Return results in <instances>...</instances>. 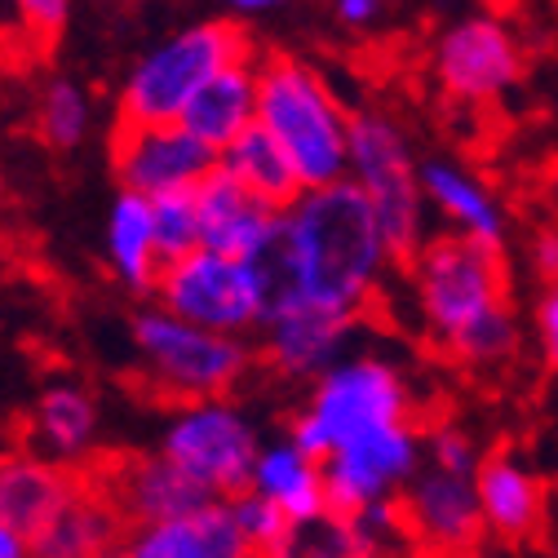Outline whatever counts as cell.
Wrapping results in <instances>:
<instances>
[{"mask_svg": "<svg viewBox=\"0 0 558 558\" xmlns=\"http://www.w3.org/2000/svg\"><path fill=\"white\" fill-rule=\"evenodd\" d=\"M40 430H45V439H49L53 448H62V452L85 448V439H89V430H94V403H89L81 390H72V386L49 390V395L40 399Z\"/></svg>", "mask_w": 558, "mask_h": 558, "instance_id": "cell-27", "label": "cell"}, {"mask_svg": "<svg viewBox=\"0 0 558 558\" xmlns=\"http://www.w3.org/2000/svg\"><path fill=\"white\" fill-rule=\"evenodd\" d=\"M257 49L248 32L231 19H208L178 36H169L160 49H151L129 72L120 98H116V129H156L178 124L186 102L235 62H253Z\"/></svg>", "mask_w": 558, "mask_h": 558, "instance_id": "cell-4", "label": "cell"}, {"mask_svg": "<svg viewBox=\"0 0 558 558\" xmlns=\"http://www.w3.org/2000/svg\"><path fill=\"white\" fill-rule=\"evenodd\" d=\"M422 191H426V204L457 235H470V240L501 248L506 214H501V199L493 195V186H487L478 173H470L465 165L444 160V156L422 160Z\"/></svg>", "mask_w": 558, "mask_h": 558, "instance_id": "cell-18", "label": "cell"}, {"mask_svg": "<svg viewBox=\"0 0 558 558\" xmlns=\"http://www.w3.org/2000/svg\"><path fill=\"white\" fill-rule=\"evenodd\" d=\"M253 493L275 501L289 519H311V514L328 510V501H324V465L311 461L306 452H298L289 439L257 452Z\"/></svg>", "mask_w": 558, "mask_h": 558, "instance_id": "cell-24", "label": "cell"}, {"mask_svg": "<svg viewBox=\"0 0 558 558\" xmlns=\"http://www.w3.org/2000/svg\"><path fill=\"white\" fill-rule=\"evenodd\" d=\"M253 266L266 293V315L306 306L341 319H368L395 257L373 204L345 178L306 191L289 214H279V235Z\"/></svg>", "mask_w": 558, "mask_h": 558, "instance_id": "cell-1", "label": "cell"}, {"mask_svg": "<svg viewBox=\"0 0 558 558\" xmlns=\"http://www.w3.org/2000/svg\"><path fill=\"white\" fill-rule=\"evenodd\" d=\"M231 510H235V523H240L244 541L253 545V554L270 549V545H275V536L289 527V514L279 510L275 501H266L262 493H253V487H248L244 497H235V501H231Z\"/></svg>", "mask_w": 558, "mask_h": 558, "instance_id": "cell-30", "label": "cell"}, {"mask_svg": "<svg viewBox=\"0 0 558 558\" xmlns=\"http://www.w3.org/2000/svg\"><path fill=\"white\" fill-rule=\"evenodd\" d=\"M536 341H541L545 364L558 373V284H549L536 306Z\"/></svg>", "mask_w": 558, "mask_h": 558, "instance_id": "cell-32", "label": "cell"}, {"mask_svg": "<svg viewBox=\"0 0 558 558\" xmlns=\"http://www.w3.org/2000/svg\"><path fill=\"white\" fill-rule=\"evenodd\" d=\"M111 558H129V554H111Z\"/></svg>", "mask_w": 558, "mask_h": 558, "instance_id": "cell-39", "label": "cell"}, {"mask_svg": "<svg viewBox=\"0 0 558 558\" xmlns=\"http://www.w3.org/2000/svg\"><path fill=\"white\" fill-rule=\"evenodd\" d=\"M364 319H341L324 311H275L262 319V345L257 360L284 381H319L345 360V345L355 341Z\"/></svg>", "mask_w": 558, "mask_h": 558, "instance_id": "cell-14", "label": "cell"}, {"mask_svg": "<svg viewBox=\"0 0 558 558\" xmlns=\"http://www.w3.org/2000/svg\"><path fill=\"white\" fill-rule=\"evenodd\" d=\"M257 129L289 156L306 191L351 178V111L306 58H257Z\"/></svg>", "mask_w": 558, "mask_h": 558, "instance_id": "cell-2", "label": "cell"}, {"mask_svg": "<svg viewBox=\"0 0 558 558\" xmlns=\"http://www.w3.org/2000/svg\"><path fill=\"white\" fill-rule=\"evenodd\" d=\"M191 137H199L204 147H214L218 156L235 147L240 137L257 124V58L235 62L227 72H218L182 111L178 120Z\"/></svg>", "mask_w": 558, "mask_h": 558, "instance_id": "cell-19", "label": "cell"}, {"mask_svg": "<svg viewBox=\"0 0 558 558\" xmlns=\"http://www.w3.org/2000/svg\"><path fill=\"white\" fill-rule=\"evenodd\" d=\"M527 262H532L536 279H545V289L558 284V227H541V231L532 235Z\"/></svg>", "mask_w": 558, "mask_h": 558, "instance_id": "cell-33", "label": "cell"}, {"mask_svg": "<svg viewBox=\"0 0 558 558\" xmlns=\"http://www.w3.org/2000/svg\"><path fill=\"white\" fill-rule=\"evenodd\" d=\"M156 298L165 315L222 337H244L266 319V293H262L257 266L208 253V248L182 262H169L156 279Z\"/></svg>", "mask_w": 558, "mask_h": 558, "instance_id": "cell-8", "label": "cell"}, {"mask_svg": "<svg viewBox=\"0 0 558 558\" xmlns=\"http://www.w3.org/2000/svg\"><path fill=\"white\" fill-rule=\"evenodd\" d=\"M111 165L129 195L165 199L178 191H195L208 173H218L222 156L191 137L182 124L156 129H116L111 133Z\"/></svg>", "mask_w": 558, "mask_h": 558, "instance_id": "cell-13", "label": "cell"}, {"mask_svg": "<svg viewBox=\"0 0 558 558\" xmlns=\"http://www.w3.org/2000/svg\"><path fill=\"white\" fill-rule=\"evenodd\" d=\"M40 129L49 137V147L66 151V147H76L85 129H89V98L81 85L72 81H53L45 89V102H40Z\"/></svg>", "mask_w": 558, "mask_h": 558, "instance_id": "cell-28", "label": "cell"}, {"mask_svg": "<svg viewBox=\"0 0 558 558\" xmlns=\"http://www.w3.org/2000/svg\"><path fill=\"white\" fill-rule=\"evenodd\" d=\"M81 474L76 465L45 461H0V527L19 545H36L49 523L76 501Z\"/></svg>", "mask_w": 558, "mask_h": 558, "instance_id": "cell-17", "label": "cell"}, {"mask_svg": "<svg viewBox=\"0 0 558 558\" xmlns=\"http://www.w3.org/2000/svg\"><path fill=\"white\" fill-rule=\"evenodd\" d=\"M257 558H381V541L360 514L319 510L311 519H289V527Z\"/></svg>", "mask_w": 558, "mask_h": 558, "instance_id": "cell-22", "label": "cell"}, {"mask_svg": "<svg viewBox=\"0 0 558 558\" xmlns=\"http://www.w3.org/2000/svg\"><path fill=\"white\" fill-rule=\"evenodd\" d=\"M483 5V14H493V19H510V14H519L527 0H478Z\"/></svg>", "mask_w": 558, "mask_h": 558, "instance_id": "cell-36", "label": "cell"}, {"mask_svg": "<svg viewBox=\"0 0 558 558\" xmlns=\"http://www.w3.org/2000/svg\"><path fill=\"white\" fill-rule=\"evenodd\" d=\"M408 412H412L408 386L395 373V364L377 355H355L315 381L311 403L289 422V444L324 465L337 448H345L360 435L403 426Z\"/></svg>", "mask_w": 558, "mask_h": 558, "instance_id": "cell-5", "label": "cell"}, {"mask_svg": "<svg viewBox=\"0 0 558 558\" xmlns=\"http://www.w3.org/2000/svg\"><path fill=\"white\" fill-rule=\"evenodd\" d=\"M430 76L457 107H493L527 76V49L506 19L470 14L435 36Z\"/></svg>", "mask_w": 558, "mask_h": 558, "instance_id": "cell-9", "label": "cell"}, {"mask_svg": "<svg viewBox=\"0 0 558 558\" xmlns=\"http://www.w3.org/2000/svg\"><path fill=\"white\" fill-rule=\"evenodd\" d=\"M107 248L111 266L133 293H156L160 279V253H156V231H151V199L120 191L111 208V227H107Z\"/></svg>", "mask_w": 558, "mask_h": 558, "instance_id": "cell-25", "label": "cell"}, {"mask_svg": "<svg viewBox=\"0 0 558 558\" xmlns=\"http://www.w3.org/2000/svg\"><path fill=\"white\" fill-rule=\"evenodd\" d=\"M474 497L483 510V527H493L506 545H536L545 536V519H549L545 483L514 452L501 448L478 461Z\"/></svg>", "mask_w": 558, "mask_h": 558, "instance_id": "cell-16", "label": "cell"}, {"mask_svg": "<svg viewBox=\"0 0 558 558\" xmlns=\"http://www.w3.org/2000/svg\"><path fill=\"white\" fill-rule=\"evenodd\" d=\"M129 558H257V554L244 541L231 501H214L191 519L137 532Z\"/></svg>", "mask_w": 558, "mask_h": 558, "instance_id": "cell-20", "label": "cell"}, {"mask_svg": "<svg viewBox=\"0 0 558 558\" xmlns=\"http://www.w3.org/2000/svg\"><path fill=\"white\" fill-rule=\"evenodd\" d=\"M422 426H386L360 435L324 461V501L337 514H364L386 506L422 465Z\"/></svg>", "mask_w": 558, "mask_h": 558, "instance_id": "cell-12", "label": "cell"}, {"mask_svg": "<svg viewBox=\"0 0 558 558\" xmlns=\"http://www.w3.org/2000/svg\"><path fill=\"white\" fill-rule=\"evenodd\" d=\"M257 452L262 448H257L253 426L231 403H195L178 412L160 457H169L182 474L208 487L218 501H235L253 487Z\"/></svg>", "mask_w": 558, "mask_h": 558, "instance_id": "cell-10", "label": "cell"}, {"mask_svg": "<svg viewBox=\"0 0 558 558\" xmlns=\"http://www.w3.org/2000/svg\"><path fill=\"white\" fill-rule=\"evenodd\" d=\"M332 10L345 27H368L381 19V0H332Z\"/></svg>", "mask_w": 558, "mask_h": 558, "instance_id": "cell-34", "label": "cell"}, {"mask_svg": "<svg viewBox=\"0 0 558 558\" xmlns=\"http://www.w3.org/2000/svg\"><path fill=\"white\" fill-rule=\"evenodd\" d=\"M195 204H199V248L208 253L257 262L279 235V214L257 204L222 165L195 186Z\"/></svg>", "mask_w": 558, "mask_h": 558, "instance_id": "cell-15", "label": "cell"}, {"mask_svg": "<svg viewBox=\"0 0 558 558\" xmlns=\"http://www.w3.org/2000/svg\"><path fill=\"white\" fill-rule=\"evenodd\" d=\"M403 270L412 279L422 324L444 355L483 319L510 311V270L497 244L444 231L430 235Z\"/></svg>", "mask_w": 558, "mask_h": 558, "instance_id": "cell-3", "label": "cell"}, {"mask_svg": "<svg viewBox=\"0 0 558 558\" xmlns=\"http://www.w3.org/2000/svg\"><path fill=\"white\" fill-rule=\"evenodd\" d=\"M151 231H156L160 266L199 253V204H195V191H178V195L151 199Z\"/></svg>", "mask_w": 558, "mask_h": 558, "instance_id": "cell-26", "label": "cell"}, {"mask_svg": "<svg viewBox=\"0 0 558 558\" xmlns=\"http://www.w3.org/2000/svg\"><path fill=\"white\" fill-rule=\"evenodd\" d=\"M412 558H474V554H430V549H412Z\"/></svg>", "mask_w": 558, "mask_h": 558, "instance_id": "cell-38", "label": "cell"}, {"mask_svg": "<svg viewBox=\"0 0 558 558\" xmlns=\"http://www.w3.org/2000/svg\"><path fill=\"white\" fill-rule=\"evenodd\" d=\"M0 558H27V554H23V545H19L5 527H0Z\"/></svg>", "mask_w": 558, "mask_h": 558, "instance_id": "cell-37", "label": "cell"}, {"mask_svg": "<svg viewBox=\"0 0 558 558\" xmlns=\"http://www.w3.org/2000/svg\"><path fill=\"white\" fill-rule=\"evenodd\" d=\"M14 5H19L23 27H27L40 45H49V40L62 32V23H66V0H14Z\"/></svg>", "mask_w": 558, "mask_h": 558, "instance_id": "cell-31", "label": "cell"}, {"mask_svg": "<svg viewBox=\"0 0 558 558\" xmlns=\"http://www.w3.org/2000/svg\"><path fill=\"white\" fill-rule=\"evenodd\" d=\"M133 337H137V351H143V360L151 368L147 386L178 408L218 403L227 390H235L244 381V373L257 360V351L244 345L240 337L191 328L165 311L137 315Z\"/></svg>", "mask_w": 558, "mask_h": 558, "instance_id": "cell-7", "label": "cell"}, {"mask_svg": "<svg viewBox=\"0 0 558 558\" xmlns=\"http://www.w3.org/2000/svg\"><path fill=\"white\" fill-rule=\"evenodd\" d=\"M231 14H266V10H279L284 0H222Z\"/></svg>", "mask_w": 558, "mask_h": 558, "instance_id": "cell-35", "label": "cell"}, {"mask_svg": "<svg viewBox=\"0 0 558 558\" xmlns=\"http://www.w3.org/2000/svg\"><path fill=\"white\" fill-rule=\"evenodd\" d=\"M222 169H227L257 204L275 208V214H289V208L306 195V186H302L298 169L289 165V156L279 151L257 124L240 137L235 147L222 151Z\"/></svg>", "mask_w": 558, "mask_h": 558, "instance_id": "cell-23", "label": "cell"}, {"mask_svg": "<svg viewBox=\"0 0 558 558\" xmlns=\"http://www.w3.org/2000/svg\"><path fill=\"white\" fill-rule=\"evenodd\" d=\"M351 182L373 204L395 266H408L430 240V204L408 133L381 111H351Z\"/></svg>", "mask_w": 558, "mask_h": 558, "instance_id": "cell-6", "label": "cell"}, {"mask_svg": "<svg viewBox=\"0 0 558 558\" xmlns=\"http://www.w3.org/2000/svg\"><path fill=\"white\" fill-rule=\"evenodd\" d=\"M422 457H426V465H435V470H444V474H461V478H474V470H478V457H474L470 435L457 430L452 422L426 426V435H422Z\"/></svg>", "mask_w": 558, "mask_h": 558, "instance_id": "cell-29", "label": "cell"}, {"mask_svg": "<svg viewBox=\"0 0 558 558\" xmlns=\"http://www.w3.org/2000/svg\"><path fill=\"white\" fill-rule=\"evenodd\" d=\"M395 532L430 554H474L483 527V510L474 497V478L444 474L435 465L416 470L399 493L386 501Z\"/></svg>", "mask_w": 558, "mask_h": 558, "instance_id": "cell-11", "label": "cell"}, {"mask_svg": "<svg viewBox=\"0 0 558 558\" xmlns=\"http://www.w3.org/2000/svg\"><path fill=\"white\" fill-rule=\"evenodd\" d=\"M72 465H76V461H72ZM76 474H81V470H76ZM120 536H129V527H124V519L116 514V506L98 493L94 483L81 478L76 501L66 506V510L49 523V532L32 545V558H111V554H120V549H116Z\"/></svg>", "mask_w": 558, "mask_h": 558, "instance_id": "cell-21", "label": "cell"}]
</instances>
